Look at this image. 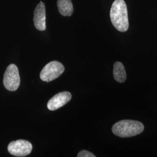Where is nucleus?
<instances>
[{"label": "nucleus", "instance_id": "6e6552de", "mask_svg": "<svg viewBox=\"0 0 157 157\" xmlns=\"http://www.w3.org/2000/svg\"><path fill=\"white\" fill-rule=\"evenodd\" d=\"M58 11L62 16L70 17L73 12V4L71 0H58Z\"/></svg>", "mask_w": 157, "mask_h": 157}, {"label": "nucleus", "instance_id": "f257e3e1", "mask_svg": "<svg viewBox=\"0 0 157 157\" xmlns=\"http://www.w3.org/2000/svg\"><path fill=\"white\" fill-rule=\"evenodd\" d=\"M110 17L115 28L121 32H125L129 29L128 8L124 0H115L111 8Z\"/></svg>", "mask_w": 157, "mask_h": 157}, {"label": "nucleus", "instance_id": "39448f33", "mask_svg": "<svg viewBox=\"0 0 157 157\" xmlns=\"http://www.w3.org/2000/svg\"><path fill=\"white\" fill-rule=\"evenodd\" d=\"M32 148V144L24 140L12 141L8 146V152L15 157H26L31 153Z\"/></svg>", "mask_w": 157, "mask_h": 157}, {"label": "nucleus", "instance_id": "9d476101", "mask_svg": "<svg viewBox=\"0 0 157 157\" xmlns=\"http://www.w3.org/2000/svg\"><path fill=\"white\" fill-rule=\"evenodd\" d=\"M78 157H95V155L86 150H82L79 152L78 155Z\"/></svg>", "mask_w": 157, "mask_h": 157}, {"label": "nucleus", "instance_id": "20e7f679", "mask_svg": "<svg viewBox=\"0 0 157 157\" xmlns=\"http://www.w3.org/2000/svg\"><path fill=\"white\" fill-rule=\"evenodd\" d=\"M21 78L18 68L16 65L11 64L6 69L4 75L3 83L6 90L14 91L18 89Z\"/></svg>", "mask_w": 157, "mask_h": 157}, {"label": "nucleus", "instance_id": "f03ea898", "mask_svg": "<svg viewBox=\"0 0 157 157\" xmlns=\"http://www.w3.org/2000/svg\"><path fill=\"white\" fill-rule=\"evenodd\" d=\"M144 127L139 121L122 120L113 125L112 133L120 137H130L140 134Z\"/></svg>", "mask_w": 157, "mask_h": 157}, {"label": "nucleus", "instance_id": "423d86ee", "mask_svg": "<svg viewBox=\"0 0 157 157\" xmlns=\"http://www.w3.org/2000/svg\"><path fill=\"white\" fill-rule=\"evenodd\" d=\"M72 98V94L69 91H63L56 94L51 98L47 104L48 109L55 111L63 107Z\"/></svg>", "mask_w": 157, "mask_h": 157}, {"label": "nucleus", "instance_id": "1a4fd4ad", "mask_svg": "<svg viewBox=\"0 0 157 157\" xmlns=\"http://www.w3.org/2000/svg\"><path fill=\"white\" fill-rule=\"evenodd\" d=\"M113 77L115 80L119 83H124L126 80V73L123 63L117 62L113 65Z\"/></svg>", "mask_w": 157, "mask_h": 157}, {"label": "nucleus", "instance_id": "0eeeda50", "mask_svg": "<svg viewBox=\"0 0 157 157\" xmlns=\"http://www.w3.org/2000/svg\"><path fill=\"white\" fill-rule=\"evenodd\" d=\"M45 17V5L41 1L35 8L33 17L34 26L40 31H44L46 29Z\"/></svg>", "mask_w": 157, "mask_h": 157}, {"label": "nucleus", "instance_id": "7ed1b4c3", "mask_svg": "<svg viewBox=\"0 0 157 157\" xmlns=\"http://www.w3.org/2000/svg\"><path fill=\"white\" fill-rule=\"evenodd\" d=\"M65 71V67L61 62L54 61L47 63L40 73L41 80L49 82L59 77Z\"/></svg>", "mask_w": 157, "mask_h": 157}]
</instances>
